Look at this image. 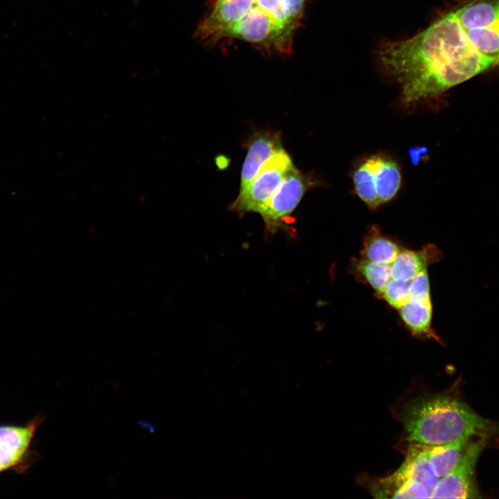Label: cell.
Returning a JSON list of instances; mask_svg holds the SVG:
<instances>
[{"label":"cell","mask_w":499,"mask_h":499,"mask_svg":"<svg viewBox=\"0 0 499 499\" xmlns=\"http://www.w3.org/2000/svg\"><path fill=\"white\" fill-rule=\"evenodd\" d=\"M424 32L435 67L448 89L499 66V0H469Z\"/></svg>","instance_id":"cell-1"},{"label":"cell","mask_w":499,"mask_h":499,"mask_svg":"<svg viewBox=\"0 0 499 499\" xmlns=\"http://www.w3.org/2000/svg\"><path fill=\"white\" fill-rule=\"evenodd\" d=\"M305 3L306 0H215L194 38L209 46L239 40L268 53L288 55Z\"/></svg>","instance_id":"cell-2"},{"label":"cell","mask_w":499,"mask_h":499,"mask_svg":"<svg viewBox=\"0 0 499 499\" xmlns=\"http://www.w3.org/2000/svg\"><path fill=\"white\" fill-rule=\"evenodd\" d=\"M401 421L410 442L439 445L473 437H491L499 425L474 412L461 400L449 395L417 396L403 404Z\"/></svg>","instance_id":"cell-3"},{"label":"cell","mask_w":499,"mask_h":499,"mask_svg":"<svg viewBox=\"0 0 499 499\" xmlns=\"http://www.w3.org/2000/svg\"><path fill=\"white\" fill-rule=\"evenodd\" d=\"M439 479L430 462L427 445L411 442L404 462L393 474L380 480L377 493L394 498H430Z\"/></svg>","instance_id":"cell-4"},{"label":"cell","mask_w":499,"mask_h":499,"mask_svg":"<svg viewBox=\"0 0 499 499\" xmlns=\"http://www.w3.org/2000/svg\"><path fill=\"white\" fill-rule=\"evenodd\" d=\"M352 179L356 195L374 210L396 196L402 176L395 160L376 155L360 161L353 172Z\"/></svg>","instance_id":"cell-5"},{"label":"cell","mask_w":499,"mask_h":499,"mask_svg":"<svg viewBox=\"0 0 499 499\" xmlns=\"http://www.w3.org/2000/svg\"><path fill=\"white\" fill-rule=\"evenodd\" d=\"M295 167L283 148L274 152L230 205L238 213H258L277 190L288 172Z\"/></svg>","instance_id":"cell-6"},{"label":"cell","mask_w":499,"mask_h":499,"mask_svg":"<svg viewBox=\"0 0 499 499\" xmlns=\"http://www.w3.org/2000/svg\"><path fill=\"white\" fill-rule=\"evenodd\" d=\"M320 184L313 174L304 173L295 166L291 169L259 212L267 231L275 233L282 228L283 222L292 213L304 195Z\"/></svg>","instance_id":"cell-7"},{"label":"cell","mask_w":499,"mask_h":499,"mask_svg":"<svg viewBox=\"0 0 499 499\" xmlns=\"http://www.w3.org/2000/svg\"><path fill=\"white\" fill-rule=\"evenodd\" d=\"M489 437H480L468 446L458 464L439 479L430 498H478L475 477L476 464Z\"/></svg>","instance_id":"cell-8"},{"label":"cell","mask_w":499,"mask_h":499,"mask_svg":"<svg viewBox=\"0 0 499 499\" xmlns=\"http://www.w3.org/2000/svg\"><path fill=\"white\" fill-rule=\"evenodd\" d=\"M283 148L279 133L273 131L256 132L250 139L240 173V190L254 177L263 164L277 150Z\"/></svg>","instance_id":"cell-9"},{"label":"cell","mask_w":499,"mask_h":499,"mask_svg":"<svg viewBox=\"0 0 499 499\" xmlns=\"http://www.w3.org/2000/svg\"><path fill=\"white\" fill-rule=\"evenodd\" d=\"M40 422L37 420L26 426H0V472L21 460Z\"/></svg>","instance_id":"cell-10"},{"label":"cell","mask_w":499,"mask_h":499,"mask_svg":"<svg viewBox=\"0 0 499 499\" xmlns=\"http://www.w3.org/2000/svg\"><path fill=\"white\" fill-rule=\"evenodd\" d=\"M441 258V252L433 244H428L417 251L401 248L391 263V277L396 280L410 281Z\"/></svg>","instance_id":"cell-11"},{"label":"cell","mask_w":499,"mask_h":499,"mask_svg":"<svg viewBox=\"0 0 499 499\" xmlns=\"http://www.w3.org/2000/svg\"><path fill=\"white\" fill-rule=\"evenodd\" d=\"M399 310L402 321L412 335L439 340L432 328L431 298H410Z\"/></svg>","instance_id":"cell-12"},{"label":"cell","mask_w":499,"mask_h":499,"mask_svg":"<svg viewBox=\"0 0 499 499\" xmlns=\"http://www.w3.org/2000/svg\"><path fill=\"white\" fill-rule=\"evenodd\" d=\"M362 244L361 258L376 263L391 264L401 250L396 243L383 235L380 228L374 225L367 230Z\"/></svg>","instance_id":"cell-13"},{"label":"cell","mask_w":499,"mask_h":499,"mask_svg":"<svg viewBox=\"0 0 499 499\" xmlns=\"http://www.w3.org/2000/svg\"><path fill=\"white\" fill-rule=\"evenodd\" d=\"M470 439L439 445H427L431 465L439 478L450 473L458 464Z\"/></svg>","instance_id":"cell-14"},{"label":"cell","mask_w":499,"mask_h":499,"mask_svg":"<svg viewBox=\"0 0 499 499\" xmlns=\"http://www.w3.org/2000/svg\"><path fill=\"white\" fill-rule=\"evenodd\" d=\"M351 272L360 281L371 286L378 297L392 278L391 264L376 263L362 258L351 260Z\"/></svg>","instance_id":"cell-15"},{"label":"cell","mask_w":499,"mask_h":499,"mask_svg":"<svg viewBox=\"0 0 499 499\" xmlns=\"http://www.w3.org/2000/svg\"><path fill=\"white\" fill-rule=\"evenodd\" d=\"M410 281L396 280L391 278L378 297L384 299L392 307L399 310L410 298Z\"/></svg>","instance_id":"cell-16"},{"label":"cell","mask_w":499,"mask_h":499,"mask_svg":"<svg viewBox=\"0 0 499 499\" xmlns=\"http://www.w3.org/2000/svg\"><path fill=\"white\" fill-rule=\"evenodd\" d=\"M410 298L430 299L427 269L420 272L410 281Z\"/></svg>","instance_id":"cell-17"}]
</instances>
